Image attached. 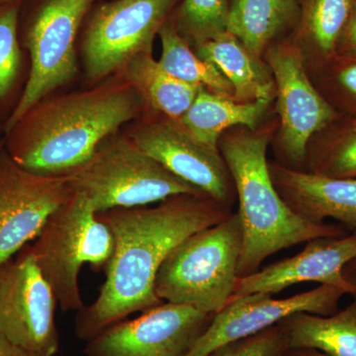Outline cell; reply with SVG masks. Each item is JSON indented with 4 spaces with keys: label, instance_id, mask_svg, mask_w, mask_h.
Instances as JSON below:
<instances>
[{
    "label": "cell",
    "instance_id": "cell-3",
    "mask_svg": "<svg viewBox=\"0 0 356 356\" xmlns=\"http://www.w3.org/2000/svg\"><path fill=\"white\" fill-rule=\"evenodd\" d=\"M275 131L273 124L255 130L232 128L218 143L235 184L243 224L238 277L259 270L262 262L285 248L314 238L346 235L339 225L313 222L299 217L280 197L267 161V149Z\"/></svg>",
    "mask_w": 356,
    "mask_h": 356
},
{
    "label": "cell",
    "instance_id": "cell-33",
    "mask_svg": "<svg viewBox=\"0 0 356 356\" xmlns=\"http://www.w3.org/2000/svg\"><path fill=\"white\" fill-rule=\"evenodd\" d=\"M18 0H0V6H4V4L15 3Z\"/></svg>",
    "mask_w": 356,
    "mask_h": 356
},
{
    "label": "cell",
    "instance_id": "cell-8",
    "mask_svg": "<svg viewBox=\"0 0 356 356\" xmlns=\"http://www.w3.org/2000/svg\"><path fill=\"white\" fill-rule=\"evenodd\" d=\"M275 83L280 130L274 136L276 163L305 172L304 163L311 138L339 116L316 88L305 58L293 41L273 43L264 55Z\"/></svg>",
    "mask_w": 356,
    "mask_h": 356
},
{
    "label": "cell",
    "instance_id": "cell-30",
    "mask_svg": "<svg viewBox=\"0 0 356 356\" xmlns=\"http://www.w3.org/2000/svg\"><path fill=\"white\" fill-rule=\"evenodd\" d=\"M0 356H32L0 337Z\"/></svg>",
    "mask_w": 356,
    "mask_h": 356
},
{
    "label": "cell",
    "instance_id": "cell-1",
    "mask_svg": "<svg viewBox=\"0 0 356 356\" xmlns=\"http://www.w3.org/2000/svg\"><path fill=\"white\" fill-rule=\"evenodd\" d=\"M232 213L206 194H182L153 207L97 213L113 234L114 252L99 295L77 315L76 336L89 341L128 316L163 304L154 281L168 255L189 236Z\"/></svg>",
    "mask_w": 356,
    "mask_h": 356
},
{
    "label": "cell",
    "instance_id": "cell-14",
    "mask_svg": "<svg viewBox=\"0 0 356 356\" xmlns=\"http://www.w3.org/2000/svg\"><path fill=\"white\" fill-rule=\"evenodd\" d=\"M346 294L341 288L322 284L285 299L257 293L229 300L228 305L215 314L209 327L184 356H207L224 344L259 334L294 314L332 315Z\"/></svg>",
    "mask_w": 356,
    "mask_h": 356
},
{
    "label": "cell",
    "instance_id": "cell-15",
    "mask_svg": "<svg viewBox=\"0 0 356 356\" xmlns=\"http://www.w3.org/2000/svg\"><path fill=\"white\" fill-rule=\"evenodd\" d=\"M355 257L356 231L350 235L314 238L298 254L238 277L232 299L257 293L273 296L308 281L341 288L355 297L356 285L346 280L343 273L344 266Z\"/></svg>",
    "mask_w": 356,
    "mask_h": 356
},
{
    "label": "cell",
    "instance_id": "cell-22",
    "mask_svg": "<svg viewBox=\"0 0 356 356\" xmlns=\"http://www.w3.org/2000/svg\"><path fill=\"white\" fill-rule=\"evenodd\" d=\"M125 69L126 79L137 95L152 108L173 120L184 116L197 95L198 88L168 74L152 53L138 55Z\"/></svg>",
    "mask_w": 356,
    "mask_h": 356
},
{
    "label": "cell",
    "instance_id": "cell-18",
    "mask_svg": "<svg viewBox=\"0 0 356 356\" xmlns=\"http://www.w3.org/2000/svg\"><path fill=\"white\" fill-rule=\"evenodd\" d=\"M271 103L266 100L238 102L199 88L191 107L177 121L205 146L219 151L218 143L222 134L235 127L259 128Z\"/></svg>",
    "mask_w": 356,
    "mask_h": 356
},
{
    "label": "cell",
    "instance_id": "cell-9",
    "mask_svg": "<svg viewBox=\"0 0 356 356\" xmlns=\"http://www.w3.org/2000/svg\"><path fill=\"white\" fill-rule=\"evenodd\" d=\"M172 4L173 0H113L96 8L83 43L88 79L99 81L138 55L152 53Z\"/></svg>",
    "mask_w": 356,
    "mask_h": 356
},
{
    "label": "cell",
    "instance_id": "cell-13",
    "mask_svg": "<svg viewBox=\"0 0 356 356\" xmlns=\"http://www.w3.org/2000/svg\"><path fill=\"white\" fill-rule=\"evenodd\" d=\"M72 192L67 177L37 175L11 159L0 163V266L34 240Z\"/></svg>",
    "mask_w": 356,
    "mask_h": 356
},
{
    "label": "cell",
    "instance_id": "cell-4",
    "mask_svg": "<svg viewBox=\"0 0 356 356\" xmlns=\"http://www.w3.org/2000/svg\"><path fill=\"white\" fill-rule=\"evenodd\" d=\"M243 243L238 213L185 238L166 257L154 281L161 301L186 304L209 314L233 296Z\"/></svg>",
    "mask_w": 356,
    "mask_h": 356
},
{
    "label": "cell",
    "instance_id": "cell-12",
    "mask_svg": "<svg viewBox=\"0 0 356 356\" xmlns=\"http://www.w3.org/2000/svg\"><path fill=\"white\" fill-rule=\"evenodd\" d=\"M129 138L175 177L232 209L236 193L226 161L219 151L202 144L179 121L163 116L136 128Z\"/></svg>",
    "mask_w": 356,
    "mask_h": 356
},
{
    "label": "cell",
    "instance_id": "cell-16",
    "mask_svg": "<svg viewBox=\"0 0 356 356\" xmlns=\"http://www.w3.org/2000/svg\"><path fill=\"white\" fill-rule=\"evenodd\" d=\"M276 191L290 209L307 221L336 220L356 231V178H329L269 161Z\"/></svg>",
    "mask_w": 356,
    "mask_h": 356
},
{
    "label": "cell",
    "instance_id": "cell-25",
    "mask_svg": "<svg viewBox=\"0 0 356 356\" xmlns=\"http://www.w3.org/2000/svg\"><path fill=\"white\" fill-rule=\"evenodd\" d=\"M229 11V0H184L172 22L194 47L227 31Z\"/></svg>",
    "mask_w": 356,
    "mask_h": 356
},
{
    "label": "cell",
    "instance_id": "cell-23",
    "mask_svg": "<svg viewBox=\"0 0 356 356\" xmlns=\"http://www.w3.org/2000/svg\"><path fill=\"white\" fill-rule=\"evenodd\" d=\"M304 170L318 177L356 178V115H341L316 133Z\"/></svg>",
    "mask_w": 356,
    "mask_h": 356
},
{
    "label": "cell",
    "instance_id": "cell-29",
    "mask_svg": "<svg viewBox=\"0 0 356 356\" xmlns=\"http://www.w3.org/2000/svg\"><path fill=\"white\" fill-rule=\"evenodd\" d=\"M337 54L339 55L356 54V0L353 1L350 18L339 39Z\"/></svg>",
    "mask_w": 356,
    "mask_h": 356
},
{
    "label": "cell",
    "instance_id": "cell-19",
    "mask_svg": "<svg viewBox=\"0 0 356 356\" xmlns=\"http://www.w3.org/2000/svg\"><path fill=\"white\" fill-rule=\"evenodd\" d=\"M289 348H314L327 356H356L355 301L330 316L297 313L281 321Z\"/></svg>",
    "mask_w": 356,
    "mask_h": 356
},
{
    "label": "cell",
    "instance_id": "cell-27",
    "mask_svg": "<svg viewBox=\"0 0 356 356\" xmlns=\"http://www.w3.org/2000/svg\"><path fill=\"white\" fill-rule=\"evenodd\" d=\"M18 13L17 2L0 6V98L10 91L19 72Z\"/></svg>",
    "mask_w": 356,
    "mask_h": 356
},
{
    "label": "cell",
    "instance_id": "cell-2",
    "mask_svg": "<svg viewBox=\"0 0 356 356\" xmlns=\"http://www.w3.org/2000/svg\"><path fill=\"white\" fill-rule=\"evenodd\" d=\"M128 81L41 102L13 128L11 159L28 172L65 177L139 112Z\"/></svg>",
    "mask_w": 356,
    "mask_h": 356
},
{
    "label": "cell",
    "instance_id": "cell-32",
    "mask_svg": "<svg viewBox=\"0 0 356 356\" xmlns=\"http://www.w3.org/2000/svg\"><path fill=\"white\" fill-rule=\"evenodd\" d=\"M343 273L346 280L356 285V257L344 266Z\"/></svg>",
    "mask_w": 356,
    "mask_h": 356
},
{
    "label": "cell",
    "instance_id": "cell-7",
    "mask_svg": "<svg viewBox=\"0 0 356 356\" xmlns=\"http://www.w3.org/2000/svg\"><path fill=\"white\" fill-rule=\"evenodd\" d=\"M95 2L40 0L26 34L31 69L19 102L7 122V133L47 95L76 76L77 34Z\"/></svg>",
    "mask_w": 356,
    "mask_h": 356
},
{
    "label": "cell",
    "instance_id": "cell-17",
    "mask_svg": "<svg viewBox=\"0 0 356 356\" xmlns=\"http://www.w3.org/2000/svg\"><path fill=\"white\" fill-rule=\"evenodd\" d=\"M194 51L215 65L229 81L238 102L275 99V83L266 60L252 53L228 31L194 46Z\"/></svg>",
    "mask_w": 356,
    "mask_h": 356
},
{
    "label": "cell",
    "instance_id": "cell-6",
    "mask_svg": "<svg viewBox=\"0 0 356 356\" xmlns=\"http://www.w3.org/2000/svg\"><path fill=\"white\" fill-rule=\"evenodd\" d=\"M96 212L144 207L182 194H204L165 170L130 138L106 140L91 158L65 175Z\"/></svg>",
    "mask_w": 356,
    "mask_h": 356
},
{
    "label": "cell",
    "instance_id": "cell-21",
    "mask_svg": "<svg viewBox=\"0 0 356 356\" xmlns=\"http://www.w3.org/2000/svg\"><path fill=\"white\" fill-rule=\"evenodd\" d=\"M297 13V0H232L227 31L262 58Z\"/></svg>",
    "mask_w": 356,
    "mask_h": 356
},
{
    "label": "cell",
    "instance_id": "cell-5",
    "mask_svg": "<svg viewBox=\"0 0 356 356\" xmlns=\"http://www.w3.org/2000/svg\"><path fill=\"white\" fill-rule=\"evenodd\" d=\"M111 229L83 194L74 192L44 224L31 248L64 312L83 309L79 273L84 264L105 267L113 255Z\"/></svg>",
    "mask_w": 356,
    "mask_h": 356
},
{
    "label": "cell",
    "instance_id": "cell-10",
    "mask_svg": "<svg viewBox=\"0 0 356 356\" xmlns=\"http://www.w3.org/2000/svg\"><path fill=\"white\" fill-rule=\"evenodd\" d=\"M58 302L31 250L0 266V337L32 356L60 348Z\"/></svg>",
    "mask_w": 356,
    "mask_h": 356
},
{
    "label": "cell",
    "instance_id": "cell-20",
    "mask_svg": "<svg viewBox=\"0 0 356 356\" xmlns=\"http://www.w3.org/2000/svg\"><path fill=\"white\" fill-rule=\"evenodd\" d=\"M355 0H303L301 22L295 44L313 70L337 55Z\"/></svg>",
    "mask_w": 356,
    "mask_h": 356
},
{
    "label": "cell",
    "instance_id": "cell-24",
    "mask_svg": "<svg viewBox=\"0 0 356 356\" xmlns=\"http://www.w3.org/2000/svg\"><path fill=\"white\" fill-rule=\"evenodd\" d=\"M158 35L161 43V55L158 63L161 69L182 83L234 98L233 88L229 81L215 65L192 50L172 20L165 21Z\"/></svg>",
    "mask_w": 356,
    "mask_h": 356
},
{
    "label": "cell",
    "instance_id": "cell-11",
    "mask_svg": "<svg viewBox=\"0 0 356 356\" xmlns=\"http://www.w3.org/2000/svg\"><path fill=\"white\" fill-rule=\"evenodd\" d=\"M186 304L163 302L140 317L109 325L84 348L88 356H184L214 318Z\"/></svg>",
    "mask_w": 356,
    "mask_h": 356
},
{
    "label": "cell",
    "instance_id": "cell-31",
    "mask_svg": "<svg viewBox=\"0 0 356 356\" xmlns=\"http://www.w3.org/2000/svg\"><path fill=\"white\" fill-rule=\"evenodd\" d=\"M283 356H327L314 348H288Z\"/></svg>",
    "mask_w": 356,
    "mask_h": 356
},
{
    "label": "cell",
    "instance_id": "cell-26",
    "mask_svg": "<svg viewBox=\"0 0 356 356\" xmlns=\"http://www.w3.org/2000/svg\"><path fill=\"white\" fill-rule=\"evenodd\" d=\"M312 72L316 88L337 113L356 115V54H337Z\"/></svg>",
    "mask_w": 356,
    "mask_h": 356
},
{
    "label": "cell",
    "instance_id": "cell-28",
    "mask_svg": "<svg viewBox=\"0 0 356 356\" xmlns=\"http://www.w3.org/2000/svg\"><path fill=\"white\" fill-rule=\"evenodd\" d=\"M288 348L286 332L280 323L254 336L224 344L207 356H283Z\"/></svg>",
    "mask_w": 356,
    "mask_h": 356
}]
</instances>
